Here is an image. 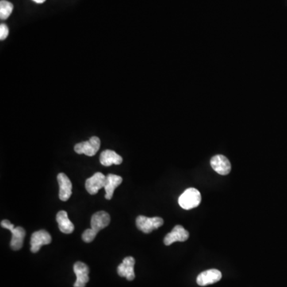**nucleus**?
Returning <instances> with one entry per match:
<instances>
[{
    "mask_svg": "<svg viewBox=\"0 0 287 287\" xmlns=\"http://www.w3.org/2000/svg\"><path fill=\"white\" fill-rule=\"evenodd\" d=\"M122 158L113 150H105L100 156V162L103 166L106 167H109L112 165H120L122 163Z\"/></svg>",
    "mask_w": 287,
    "mask_h": 287,
    "instance_id": "nucleus-15",
    "label": "nucleus"
},
{
    "mask_svg": "<svg viewBox=\"0 0 287 287\" xmlns=\"http://www.w3.org/2000/svg\"><path fill=\"white\" fill-rule=\"evenodd\" d=\"M57 179L59 185V199L62 201H67L72 195L71 181L64 173H59Z\"/></svg>",
    "mask_w": 287,
    "mask_h": 287,
    "instance_id": "nucleus-12",
    "label": "nucleus"
},
{
    "mask_svg": "<svg viewBox=\"0 0 287 287\" xmlns=\"http://www.w3.org/2000/svg\"><path fill=\"white\" fill-rule=\"evenodd\" d=\"M188 238H189V233L185 229V227L177 225L174 227L171 232L166 235L164 239V243L166 246H169L176 242H185Z\"/></svg>",
    "mask_w": 287,
    "mask_h": 287,
    "instance_id": "nucleus-7",
    "label": "nucleus"
},
{
    "mask_svg": "<svg viewBox=\"0 0 287 287\" xmlns=\"http://www.w3.org/2000/svg\"><path fill=\"white\" fill-rule=\"evenodd\" d=\"M106 177L101 173H96L93 177H89L86 181V188L90 195L97 194L98 191L105 185Z\"/></svg>",
    "mask_w": 287,
    "mask_h": 287,
    "instance_id": "nucleus-8",
    "label": "nucleus"
},
{
    "mask_svg": "<svg viewBox=\"0 0 287 287\" xmlns=\"http://www.w3.org/2000/svg\"><path fill=\"white\" fill-rule=\"evenodd\" d=\"M122 183V177L114 174H109L106 177L105 185L104 187L105 191V199L111 200L113 198V192L119 185Z\"/></svg>",
    "mask_w": 287,
    "mask_h": 287,
    "instance_id": "nucleus-14",
    "label": "nucleus"
},
{
    "mask_svg": "<svg viewBox=\"0 0 287 287\" xmlns=\"http://www.w3.org/2000/svg\"><path fill=\"white\" fill-rule=\"evenodd\" d=\"M134 265V258L131 256L126 257L123 259L122 263H120L117 267V273L120 277H125L128 281H132L135 278Z\"/></svg>",
    "mask_w": 287,
    "mask_h": 287,
    "instance_id": "nucleus-13",
    "label": "nucleus"
},
{
    "mask_svg": "<svg viewBox=\"0 0 287 287\" xmlns=\"http://www.w3.org/2000/svg\"><path fill=\"white\" fill-rule=\"evenodd\" d=\"M13 4L8 2L7 0H1L0 2V19L5 20L8 17H10L13 11Z\"/></svg>",
    "mask_w": 287,
    "mask_h": 287,
    "instance_id": "nucleus-17",
    "label": "nucleus"
},
{
    "mask_svg": "<svg viewBox=\"0 0 287 287\" xmlns=\"http://www.w3.org/2000/svg\"><path fill=\"white\" fill-rule=\"evenodd\" d=\"M211 166L218 174L228 175L231 172V165L229 160L223 155H216L211 160Z\"/></svg>",
    "mask_w": 287,
    "mask_h": 287,
    "instance_id": "nucleus-9",
    "label": "nucleus"
},
{
    "mask_svg": "<svg viewBox=\"0 0 287 287\" xmlns=\"http://www.w3.org/2000/svg\"><path fill=\"white\" fill-rule=\"evenodd\" d=\"M9 35V28L6 24L0 25V39L5 40Z\"/></svg>",
    "mask_w": 287,
    "mask_h": 287,
    "instance_id": "nucleus-18",
    "label": "nucleus"
},
{
    "mask_svg": "<svg viewBox=\"0 0 287 287\" xmlns=\"http://www.w3.org/2000/svg\"><path fill=\"white\" fill-rule=\"evenodd\" d=\"M222 278V273L216 269H211V270H205L202 272L197 277V284L201 286L211 285L215 283Z\"/></svg>",
    "mask_w": 287,
    "mask_h": 287,
    "instance_id": "nucleus-11",
    "label": "nucleus"
},
{
    "mask_svg": "<svg viewBox=\"0 0 287 287\" xmlns=\"http://www.w3.org/2000/svg\"><path fill=\"white\" fill-rule=\"evenodd\" d=\"M110 223V215L104 211L96 212L91 218V228L86 229L82 234V240L85 243H91L95 239L97 233L105 228Z\"/></svg>",
    "mask_w": 287,
    "mask_h": 287,
    "instance_id": "nucleus-1",
    "label": "nucleus"
},
{
    "mask_svg": "<svg viewBox=\"0 0 287 287\" xmlns=\"http://www.w3.org/2000/svg\"><path fill=\"white\" fill-rule=\"evenodd\" d=\"M1 227L9 230L12 232L11 247H12V250H20L24 245V238L26 236L25 230L21 227H15L14 225L7 219H4L1 222Z\"/></svg>",
    "mask_w": 287,
    "mask_h": 287,
    "instance_id": "nucleus-2",
    "label": "nucleus"
},
{
    "mask_svg": "<svg viewBox=\"0 0 287 287\" xmlns=\"http://www.w3.org/2000/svg\"><path fill=\"white\" fill-rule=\"evenodd\" d=\"M101 146V140L97 136H92L89 140L81 142L74 146V151L76 154H85L88 157L95 156L99 151Z\"/></svg>",
    "mask_w": 287,
    "mask_h": 287,
    "instance_id": "nucleus-4",
    "label": "nucleus"
},
{
    "mask_svg": "<svg viewBox=\"0 0 287 287\" xmlns=\"http://www.w3.org/2000/svg\"><path fill=\"white\" fill-rule=\"evenodd\" d=\"M163 224L164 219L161 217L149 218L144 215H139L136 219V225L138 229L146 234L158 229Z\"/></svg>",
    "mask_w": 287,
    "mask_h": 287,
    "instance_id": "nucleus-5",
    "label": "nucleus"
},
{
    "mask_svg": "<svg viewBox=\"0 0 287 287\" xmlns=\"http://www.w3.org/2000/svg\"><path fill=\"white\" fill-rule=\"evenodd\" d=\"M74 271L75 273L76 279L74 287H85L89 281V269L86 264L82 262H77L74 264Z\"/></svg>",
    "mask_w": 287,
    "mask_h": 287,
    "instance_id": "nucleus-10",
    "label": "nucleus"
},
{
    "mask_svg": "<svg viewBox=\"0 0 287 287\" xmlns=\"http://www.w3.org/2000/svg\"><path fill=\"white\" fill-rule=\"evenodd\" d=\"M179 204L185 210H191L200 205L201 195L196 188H188L179 198Z\"/></svg>",
    "mask_w": 287,
    "mask_h": 287,
    "instance_id": "nucleus-3",
    "label": "nucleus"
},
{
    "mask_svg": "<svg viewBox=\"0 0 287 287\" xmlns=\"http://www.w3.org/2000/svg\"><path fill=\"white\" fill-rule=\"evenodd\" d=\"M34 2L37 3V4H43L46 0H33Z\"/></svg>",
    "mask_w": 287,
    "mask_h": 287,
    "instance_id": "nucleus-19",
    "label": "nucleus"
},
{
    "mask_svg": "<svg viewBox=\"0 0 287 287\" xmlns=\"http://www.w3.org/2000/svg\"><path fill=\"white\" fill-rule=\"evenodd\" d=\"M56 220L59 230L64 234H71L74 230V223L69 219L68 214L66 211H60L57 214Z\"/></svg>",
    "mask_w": 287,
    "mask_h": 287,
    "instance_id": "nucleus-16",
    "label": "nucleus"
},
{
    "mask_svg": "<svg viewBox=\"0 0 287 287\" xmlns=\"http://www.w3.org/2000/svg\"><path fill=\"white\" fill-rule=\"evenodd\" d=\"M51 235L46 230L35 231L31 235V250L32 253H37L42 246L51 243Z\"/></svg>",
    "mask_w": 287,
    "mask_h": 287,
    "instance_id": "nucleus-6",
    "label": "nucleus"
}]
</instances>
